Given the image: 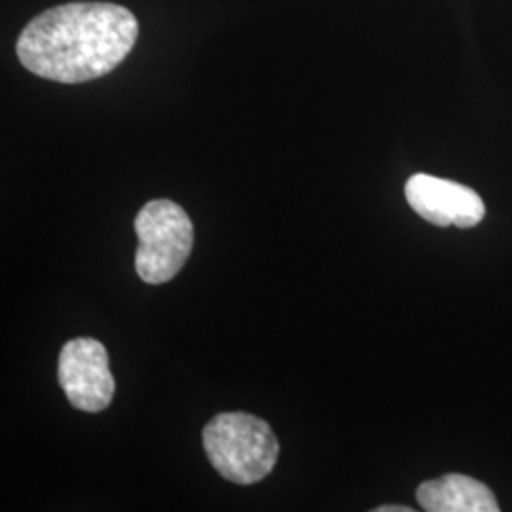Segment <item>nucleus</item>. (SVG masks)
I'll list each match as a JSON object with an SVG mask.
<instances>
[{"instance_id": "1", "label": "nucleus", "mask_w": 512, "mask_h": 512, "mask_svg": "<svg viewBox=\"0 0 512 512\" xmlns=\"http://www.w3.org/2000/svg\"><path fill=\"white\" fill-rule=\"evenodd\" d=\"M139 21L112 2H69L31 19L18 38L21 65L40 78L82 84L112 73L133 50Z\"/></svg>"}, {"instance_id": "2", "label": "nucleus", "mask_w": 512, "mask_h": 512, "mask_svg": "<svg viewBox=\"0 0 512 512\" xmlns=\"http://www.w3.org/2000/svg\"><path fill=\"white\" fill-rule=\"evenodd\" d=\"M205 454L222 478L249 486L274 471L279 442L270 425L243 412H226L203 429Z\"/></svg>"}, {"instance_id": "3", "label": "nucleus", "mask_w": 512, "mask_h": 512, "mask_svg": "<svg viewBox=\"0 0 512 512\" xmlns=\"http://www.w3.org/2000/svg\"><path fill=\"white\" fill-rule=\"evenodd\" d=\"M135 232V270L145 283H167L181 272L192 253L194 226L179 203L148 202L135 219Z\"/></svg>"}, {"instance_id": "4", "label": "nucleus", "mask_w": 512, "mask_h": 512, "mask_svg": "<svg viewBox=\"0 0 512 512\" xmlns=\"http://www.w3.org/2000/svg\"><path fill=\"white\" fill-rule=\"evenodd\" d=\"M57 380L76 410L92 414L105 410L116 391L107 348L93 338H74L63 346Z\"/></svg>"}, {"instance_id": "5", "label": "nucleus", "mask_w": 512, "mask_h": 512, "mask_svg": "<svg viewBox=\"0 0 512 512\" xmlns=\"http://www.w3.org/2000/svg\"><path fill=\"white\" fill-rule=\"evenodd\" d=\"M404 194L421 219L440 228H473L486 213L482 198L473 188L425 173L410 177Z\"/></svg>"}, {"instance_id": "6", "label": "nucleus", "mask_w": 512, "mask_h": 512, "mask_svg": "<svg viewBox=\"0 0 512 512\" xmlns=\"http://www.w3.org/2000/svg\"><path fill=\"white\" fill-rule=\"evenodd\" d=\"M416 497L427 512H499L497 499L486 484L456 473L423 482Z\"/></svg>"}, {"instance_id": "7", "label": "nucleus", "mask_w": 512, "mask_h": 512, "mask_svg": "<svg viewBox=\"0 0 512 512\" xmlns=\"http://www.w3.org/2000/svg\"><path fill=\"white\" fill-rule=\"evenodd\" d=\"M376 512H412L410 507H403V505H399V507H393V505H385V507H378Z\"/></svg>"}]
</instances>
